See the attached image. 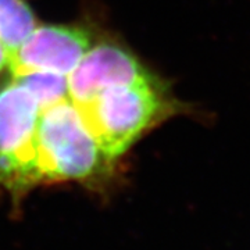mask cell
Instances as JSON below:
<instances>
[{"instance_id":"ba28073f","label":"cell","mask_w":250,"mask_h":250,"mask_svg":"<svg viewBox=\"0 0 250 250\" xmlns=\"http://www.w3.org/2000/svg\"><path fill=\"white\" fill-rule=\"evenodd\" d=\"M6 64H7V53H6L4 47H3L1 42H0V70H3V67Z\"/></svg>"},{"instance_id":"52a82bcc","label":"cell","mask_w":250,"mask_h":250,"mask_svg":"<svg viewBox=\"0 0 250 250\" xmlns=\"http://www.w3.org/2000/svg\"><path fill=\"white\" fill-rule=\"evenodd\" d=\"M13 78L16 83L24 86L36 99L41 110L70 99L68 81L62 74L52 71H29Z\"/></svg>"},{"instance_id":"7a4b0ae2","label":"cell","mask_w":250,"mask_h":250,"mask_svg":"<svg viewBox=\"0 0 250 250\" xmlns=\"http://www.w3.org/2000/svg\"><path fill=\"white\" fill-rule=\"evenodd\" d=\"M107 161L70 99L41 110L36 128L38 182L85 181Z\"/></svg>"},{"instance_id":"277c9868","label":"cell","mask_w":250,"mask_h":250,"mask_svg":"<svg viewBox=\"0 0 250 250\" xmlns=\"http://www.w3.org/2000/svg\"><path fill=\"white\" fill-rule=\"evenodd\" d=\"M88 32L75 27H39L9 59L13 77L29 71L68 75L89 50Z\"/></svg>"},{"instance_id":"5b68a950","label":"cell","mask_w":250,"mask_h":250,"mask_svg":"<svg viewBox=\"0 0 250 250\" xmlns=\"http://www.w3.org/2000/svg\"><path fill=\"white\" fill-rule=\"evenodd\" d=\"M150 78L132 54L114 45L90 49L68 74V96L81 107L102 92Z\"/></svg>"},{"instance_id":"8992f818","label":"cell","mask_w":250,"mask_h":250,"mask_svg":"<svg viewBox=\"0 0 250 250\" xmlns=\"http://www.w3.org/2000/svg\"><path fill=\"white\" fill-rule=\"evenodd\" d=\"M35 28L34 13L24 0H0V42L7 62Z\"/></svg>"},{"instance_id":"3957f363","label":"cell","mask_w":250,"mask_h":250,"mask_svg":"<svg viewBox=\"0 0 250 250\" xmlns=\"http://www.w3.org/2000/svg\"><path fill=\"white\" fill-rule=\"evenodd\" d=\"M41 107L16 82L0 90V182L13 192L39 184L36 175V128Z\"/></svg>"},{"instance_id":"6da1fadb","label":"cell","mask_w":250,"mask_h":250,"mask_svg":"<svg viewBox=\"0 0 250 250\" xmlns=\"http://www.w3.org/2000/svg\"><path fill=\"white\" fill-rule=\"evenodd\" d=\"M78 110L110 164L154 123L174 113V106L150 77L104 90Z\"/></svg>"}]
</instances>
